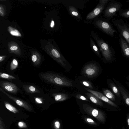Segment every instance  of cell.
Returning a JSON list of instances; mask_svg holds the SVG:
<instances>
[{
	"instance_id": "ac0fdd59",
	"label": "cell",
	"mask_w": 129,
	"mask_h": 129,
	"mask_svg": "<svg viewBox=\"0 0 129 129\" xmlns=\"http://www.w3.org/2000/svg\"><path fill=\"white\" fill-rule=\"evenodd\" d=\"M118 88L126 103L127 105L129 106V97L128 93L121 86H119Z\"/></svg>"
},
{
	"instance_id": "8fae6325",
	"label": "cell",
	"mask_w": 129,
	"mask_h": 129,
	"mask_svg": "<svg viewBox=\"0 0 129 129\" xmlns=\"http://www.w3.org/2000/svg\"><path fill=\"white\" fill-rule=\"evenodd\" d=\"M0 85L4 89L11 93H16L19 90L16 84L11 82L1 81L0 82Z\"/></svg>"
},
{
	"instance_id": "8d00e7d4",
	"label": "cell",
	"mask_w": 129,
	"mask_h": 129,
	"mask_svg": "<svg viewBox=\"0 0 129 129\" xmlns=\"http://www.w3.org/2000/svg\"><path fill=\"white\" fill-rule=\"evenodd\" d=\"M122 129H125L124 128V127H123Z\"/></svg>"
},
{
	"instance_id": "6da1fadb",
	"label": "cell",
	"mask_w": 129,
	"mask_h": 129,
	"mask_svg": "<svg viewBox=\"0 0 129 129\" xmlns=\"http://www.w3.org/2000/svg\"><path fill=\"white\" fill-rule=\"evenodd\" d=\"M39 76L45 82L58 86L72 87L73 86L72 82L68 78L53 72L41 73L39 74Z\"/></svg>"
},
{
	"instance_id": "f1b7e54d",
	"label": "cell",
	"mask_w": 129,
	"mask_h": 129,
	"mask_svg": "<svg viewBox=\"0 0 129 129\" xmlns=\"http://www.w3.org/2000/svg\"><path fill=\"white\" fill-rule=\"evenodd\" d=\"M51 53L56 58H58L60 57L59 52L55 49H53L51 50Z\"/></svg>"
},
{
	"instance_id": "e575fe53",
	"label": "cell",
	"mask_w": 129,
	"mask_h": 129,
	"mask_svg": "<svg viewBox=\"0 0 129 129\" xmlns=\"http://www.w3.org/2000/svg\"><path fill=\"white\" fill-rule=\"evenodd\" d=\"M54 22L52 20L51 21V24H50V26L51 27H53L54 26Z\"/></svg>"
},
{
	"instance_id": "3957f363",
	"label": "cell",
	"mask_w": 129,
	"mask_h": 129,
	"mask_svg": "<svg viewBox=\"0 0 129 129\" xmlns=\"http://www.w3.org/2000/svg\"><path fill=\"white\" fill-rule=\"evenodd\" d=\"M92 24L103 32L112 37H114L117 31L112 24L106 19L97 17L92 21Z\"/></svg>"
},
{
	"instance_id": "9c48e42d",
	"label": "cell",
	"mask_w": 129,
	"mask_h": 129,
	"mask_svg": "<svg viewBox=\"0 0 129 129\" xmlns=\"http://www.w3.org/2000/svg\"><path fill=\"white\" fill-rule=\"evenodd\" d=\"M29 94L32 101L37 104H43L46 102H53L49 95L47 93H44V92Z\"/></svg>"
},
{
	"instance_id": "d6986e66",
	"label": "cell",
	"mask_w": 129,
	"mask_h": 129,
	"mask_svg": "<svg viewBox=\"0 0 129 129\" xmlns=\"http://www.w3.org/2000/svg\"><path fill=\"white\" fill-rule=\"evenodd\" d=\"M8 30L12 36L17 37H21L22 36L21 34L18 30L11 26L8 27Z\"/></svg>"
},
{
	"instance_id": "4dcf8cb0",
	"label": "cell",
	"mask_w": 129,
	"mask_h": 129,
	"mask_svg": "<svg viewBox=\"0 0 129 129\" xmlns=\"http://www.w3.org/2000/svg\"><path fill=\"white\" fill-rule=\"evenodd\" d=\"M76 97L78 99L83 100L89 102L90 101L83 96L80 94H78L76 95Z\"/></svg>"
},
{
	"instance_id": "5bb4252c",
	"label": "cell",
	"mask_w": 129,
	"mask_h": 129,
	"mask_svg": "<svg viewBox=\"0 0 129 129\" xmlns=\"http://www.w3.org/2000/svg\"><path fill=\"white\" fill-rule=\"evenodd\" d=\"M23 87L28 94L40 93L43 92L39 88L33 85H24L23 86Z\"/></svg>"
},
{
	"instance_id": "4fadbf2b",
	"label": "cell",
	"mask_w": 129,
	"mask_h": 129,
	"mask_svg": "<svg viewBox=\"0 0 129 129\" xmlns=\"http://www.w3.org/2000/svg\"><path fill=\"white\" fill-rule=\"evenodd\" d=\"M119 36V41L121 50L124 55L127 57H128L129 56V44L120 34Z\"/></svg>"
},
{
	"instance_id": "cb8c5ba5",
	"label": "cell",
	"mask_w": 129,
	"mask_h": 129,
	"mask_svg": "<svg viewBox=\"0 0 129 129\" xmlns=\"http://www.w3.org/2000/svg\"><path fill=\"white\" fill-rule=\"evenodd\" d=\"M110 85L111 88L116 95L118 97H119L120 92L119 90H118L115 85L112 83H111L110 84Z\"/></svg>"
},
{
	"instance_id": "d590c367",
	"label": "cell",
	"mask_w": 129,
	"mask_h": 129,
	"mask_svg": "<svg viewBox=\"0 0 129 129\" xmlns=\"http://www.w3.org/2000/svg\"><path fill=\"white\" fill-rule=\"evenodd\" d=\"M127 124H128V125L129 126V118L128 115V117L127 118Z\"/></svg>"
},
{
	"instance_id": "52a82bcc",
	"label": "cell",
	"mask_w": 129,
	"mask_h": 129,
	"mask_svg": "<svg viewBox=\"0 0 129 129\" xmlns=\"http://www.w3.org/2000/svg\"><path fill=\"white\" fill-rule=\"evenodd\" d=\"M82 106L85 113L93 116L100 122H105V117L104 114L102 111L87 104H83Z\"/></svg>"
},
{
	"instance_id": "9a60e30c",
	"label": "cell",
	"mask_w": 129,
	"mask_h": 129,
	"mask_svg": "<svg viewBox=\"0 0 129 129\" xmlns=\"http://www.w3.org/2000/svg\"><path fill=\"white\" fill-rule=\"evenodd\" d=\"M9 52L11 53L19 55L20 52L19 49L18 45L15 42H11L8 44Z\"/></svg>"
},
{
	"instance_id": "ba28073f",
	"label": "cell",
	"mask_w": 129,
	"mask_h": 129,
	"mask_svg": "<svg viewBox=\"0 0 129 129\" xmlns=\"http://www.w3.org/2000/svg\"><path fill=\"white\" fill-rule=\"evenodd\" d=\"M57 88L51 89L47 93L53 101L62 102L69 98L70 95L67 92Z\"/></svg>"
},
{
	"instance_id": "7a4b0ae2",
	"label": "cell",
	"mask_w": 129,
	"mask_h": 129,
	"mask_svg": "<svg viewBox=\"0 0 129 129\" xmlns=\"http://www.w3.org/2000/svg\"><path fill=\"white\" fill-rule=\"evenodd\" d=\"M91 35L95 41L103 57L107 61L111 60L113 54V49L112 47L93 30L91 31Z\"/></svg>"
},
{
	"instance_id": "e0dca14e",
	"label": "cell",
	"mask_w": 129,
	"mask_h": 129,
	"mask_svg": "<svg viewBox=\"0 0 129 129\" xmlns=\"http://www.w3.org/2000/svg\"><path fill=\"white\" fill-rule=\"evenodd\" d=\"M89 43L90 47L93 52L99 57H100L99 48L91 37L89 39Z\"/></svg>"
},
{
	"instance_id": "d4e9b609",
	"label": "cell",
	"mask_w": 129,
	"mask_h": 129,
	"mask_svg": "<svg viewBox=\"0 0 129 129\" xmlns=\"http://www.w3.org/2000/svg\"><path fill=\"white\" fill-rule=\"evenodd\" d=\"M18 65V62L17 60L15 59H13L10 64V69L13 70L16 69Z\"/></svg>"
},
{
	"instance_id": "484cf974",
	"label": "cell",
	"mask_w": 129,
	"mask_h": 129,
	"mask_svg": "<svg viewBox=\"0 0 129 129\" xmlns=\"http://www.w3.org/2000/svg\"><path fill=\"white\" fill-rule=\"evenodd\" d=\"M80 83L81 84L88 88L91 89H93L91 83L89 81L86 80L82 81Z\"/></svg>"
},
{
	"instance_id": "83f0119b",
	"label": "cell",
	"mask_w": 129,
	"mask_h": 129,
	"mask_svg": "<svg viewBox=\"0 0 129 129\" xmlns=\"http://www.w3.org/2000/svg\"><path fill=\"white\" fill-rule=\"evenodd\" d=\"M54 129H61V124L60 122L58 120H56L53 123Z\"/></svg>"
},
{
	"instance_id": "2e32d148",
	"label": "cell",
	"mask_w": 129,
	"mask_h": 129,
	"mask_svg": "<svg viewBox=\"0 0 129 129\" xmlns=\"http://www.w3.org/2000/svg\"><path fill=\"white\" fill-rule=\"evenodd\" d=\"M87 97L94 103L100 106H103L104 104L101 100L90 92L85 93Z\"/></svg>"
},
{
	"instance_id": "603a6c76",
	"label": "cell",
	"mask_w": 129,
	"mask_h": 129,
	"mask_svg": "<svg viewBox=\"0 0 129 129\" xmlns=\"http://www.w3.org/2000/svg\"><path fill=\"white\" fill-rule=\"evenodd\" d=\"M0 78L12 80L15 79L16 78L13 75L0 72Z\"/></svg>"
},
{
	"instance_id": "8992f818",
	"label": "cell",
	"mask_w": 129,
	"mask_h": 129,
	"mask_svg": "<svg viewBox=\"0 0 129 129\" xmlns=\"http://www.w3.org/2000/svg\"><path fill=\"white\" fill-rule=\"evenodd\" d=\"M112 22L121 35L129 44V25L121 19H114Z\"/></svg>"
},
{
	"instance_id": "5b68a950",
	"label": "cell",
	"mask_w": 129,
	"mask_h": 129,
	"mask_svg": "<svg viewBox=\"0 0 129 129\" xmlns=\"http://www.w3.org/2000/svg\"><path fill=\"white\" fill-rule=\"evenodd\" d=\"M111 0H100L95 8L86 16L84 21L89 23L95 18L98 17L104 10L108 3Z\"/></svg>"
},
{
	"instance_id": "44dd1931",
	"label": "cell",
	"mask_w": 129,
	"mask_h": 129,
	"mask_svg": "<svg viewBox=\"0 0 129 129\" xmlns=\"http://www.w3.org/2000/svg\"><path fill=\"white\" fill-rule=\"evenodd\" d=\"M103 92L104 95L108 98L113 101H115V96L110 91L105 89L103 90Z\"/></svg>"
},
{
	"instance_id": "277c9868",
	"label": "cell",
	"mask_w": 129,
	"mask_h": 129,
	"mask_svg": "<svg viewBox=\"0 0 129 129\" xmlns=\"http://www.w3.org/2000/svg\"><path fill=\"white\" fill-rule=\"evenodd\" d=\"M122 6V4L119 2L111 0L107 4L103 11L104 17L110 19L117 16V13L121 9Z\"/></svg>"
},
{
	"instance_id": "30bf717a",
	"label": "cell",
	"mask_w": 129,
	"mask_h": 129,
	"mask_svg": "<svg viewBox=\"0 0 129 129\" xmlns=\"http://www.w3.org/2000/svg\"><path fill=\"white\" fill-rule=\"evenodd\" d=\"M99 71V68L95 63H91L86 65L82 70V73L85 76L88 77L96 76Z\"/></svg>"
},
{
	"instance_id": "ffe728a7",
	"label": "cell",
	"mask_w": 129,
	"mask_h": 129,
	"mask_svg": "<svg viewBox=\"0 0 129 129\" xmlns=\"http://www.w3.org/2000/svg\"><path fill=\"white\" fill-rule=\"evenodd\" d=\"M4 104L6 108L11 112L16 114L19 112L18 111L16 108L9 103L5 102Z\"/></svg>"
},
{
	"instance_id": "836d02e7",
	"label": "cell",
	"mask_w": 129,
	"mask_h": 129,
	"mask_svg": "<svg viewBox=\"0 0 129 129\" xmlns=\"http://www.w3.org/2000/svg\"><path fill=\"white\" fill-rule=\"evenodd\" d=\"M6 56L4 55L0 56V62H1L4 60L6 57Z\"/></svg>"
},
{
	"instance_id": "7402d4cb",
	"label": "cell",
	"mask_w": 129,
	"mask_h": 129,
	"mask_svg": "<svg viewBox=\"0 0 129 129\" xmlns=\"http://www.w3.org/2000/svg\"><path fill=\"white\" fill-rule=\"evenodd\" d=\"M119 12L120 16L127 18H129V8L123 10L121 9Z\"/></svg>"
},
{
	"instance_id": "4316f807",
	"label": "cell",
	"mask_w": 129,
	"mask_h": 129,
	"mask_svg": "<svg viewBox=\"0 0 129 129\" xmlns=\"http://www.w3.org/2000/svg\"><path fill=\"white\" fill-rule=\"evenodd\" d=\"M84 119L85 121L88 124L94 125H96L97 124L96 122L91 118L85 117Z\"/></svg>"
},
{
	"instance_id": "1f68e13d",
	"label": "cell",
	"mask_w": 129,
	"mask_h": 129,
	"mask_svg": "<svg viewBox=\"0 0 129 129\" xmlns=\"http://www.w3.org/2000/svg\"><path fill=\"white\" fill-rule=\"evenodd\" d=\"M0 129H6L5 125L0 117Z\"/></svg>"
},
{
	"instance_id": "7c38bea8",
	"label": "cell",
	"mask_w": 129,
	"mask_h": 129,
	"mask_svg": "<svg viewBox=\"0 0 129 129\" xmlns=\"http://www.w3.org/2000/svg\"><path fill=\"white\" fill-rule=\"evenodd\" d=\"M84 88L89 92L91 93L94 95L100 100L104 101L112 106L116 107H117L116 104L110 100L102 93L86 88L84 87Z\"/></svg>"
},
{
	"instance_id": "f546056e",
	"label": "cell",
	"mask_w": 129,
	"mask_h": 129,
	"mask_svg": "<svg viewBox=\"0 0 129 129\" xmlns=\"http://www.w3.org/2000/svg\"><path fill=\"white\" fill-rule=\"evenodd\" d=\"M6 9L4 6L0 4V15L2 16H4L6 14Z\"/></svg>"
},
{
	"instance_id": "d6a6232c",
	"label": "cell",
	"mask_w": 129,
	"mask_h": 129,
	"mask_svg": "<svg viewBox=\"0 0 129 129\" xmlns=\"http://www.w3.org/2000/svg\"><path fill=\"white\" fill-rule=\"evenodd\" d=\"M18 125L20 127H25L24 123L22 122H19L18 123Z\"/></svg>"
}]
</instances>
